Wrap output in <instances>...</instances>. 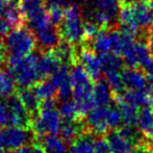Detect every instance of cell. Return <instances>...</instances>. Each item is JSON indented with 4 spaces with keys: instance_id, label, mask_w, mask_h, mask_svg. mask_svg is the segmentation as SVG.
Returning <instances> with one entry per match:
<instances>
[{
    "instance_id": "3",
    "label": "cell",
    "mask_w": 153,
    "mask_h": 153,
    "mask_svg": "<svg viewBox=\"0 0 153 153\" xmlns=\"http://www.w3.org/2000/svg\"><path fill=\"white\" fill-rule=\"evenodd\" d=\"M40 55L31 53L25 57H10L8 68L15 81L23 89L38 85L42 78L40 67Z\"/></svg>"
},
{
    "instance_id": "46",
    "label": "cell",
    "mask_w": 153,
    "mask_h": 153,
    "mask_svg": "<svg viewBox=\"0 0 153 153\" xmlns=\"http://www.w3.org/2000/svg\"><path fill=\"white\" fill-rule=\"evenodd\" d=\"M4 59H5V53H4V49L3 47L0 44V66L4 62Z\"/></svg>"
},
{
    "instance_id": "5",
    "label": "cell",
    "mask_w": 153,
    "mask_h": 153,
    "mask_svg": "<svg viewBox=\"0 0 153 153\" xmlns=\"http://www.w3.org/2000/svg\"><path fill=\"white\" fill-rule=\"evenodd\" d=\"M120 10L118 0H91L85 6V15L88 21L107 29L116 24Z\"/></svg>"
},
{
    "instance_id": "34",
    "label": "cell",
    "mask_w": 153,
    "mask_h": 153,
    "mask_svg": "<svg viewBox=\"0 0 153 153\" xmlns=\"http://www.w3.org/2000/svg\"><path fill=\"white\" fill-rule=\"evenodd\" d=\"M65 10L62 6H49L48 8V17L52 25H59L62 23L64 19Z\"/></svg>"
},
{
    "instance_id": "28",
    "label": "cell",
    "mask_w": 153,
    "mask_h": 153,
    "mask_svg": "<svg viewBox=\"0 0 153 153\" xmlns=\"http://www.w3.org/2000/svg\"><path fill=\"white\" fill-rule=\"evenodd\" d=\"M16 81L10 72L5 70H0V99L12 97L15 91Z\"/></svg>"
},
{
    "instance_id": "26",
    "label": "cell",
    "mask_w": 153,
    "mask_h": 153,
    "mask_svg": "<svg viewBox=\"0 0 153 153\" xmlns=\"http://www.w3.org/2000/svg\"><path fill=\"white\" fill-rule=\"evenodd\" d=\"M120 96L125 101H127V102H129L130 104L134 105L137 107L148 106L149 103L152 101L147 90L146 91H129V90H126L122 94H120Z\"/></svg>"
},
{
    "instance_id": "15",
    "label": "cell",
    "mask_w": 153,
    "mask_h": 153,
    "mask_svg": "<svg viewBox=\"0 0 153 153\" xmlns=\"http://www.w3.org/2000/svg\"><path fill=\"white\" fill-rule=\"evenodd\" d=\"M111 153H129L133 150L135 140L126 135L121 129L111 130L106 137Z\"/></svg>"
},
{
    "instance_id": "50",
    "label": "cell",
    "mask_w": 153,
    "mask_h": 153,
    "mask_svg": "<svg viewBox=\"0 0 153 153\" xmlns=\"http://www.w3.org/2000/svg\"><path fill=\"white\" fill-rule=\"evenodd\" d=\"M150 149H151V152L153 153V144H152L151 146H150Z\"/></svg>"
},
{
    "instance_id": "43",
    "label": "cell",
    "mask_w": 153,
    "mask_h": 153,
    "mask_svg": "<svg viewBox=\"0 0 153 153\" xmlns=\"http://www.w3.org/2000/svg\"><path fill=\"white\" fill-rule=\"evenodd\" d=\"M49 6H64L66 5L67 0H45Z\"/></svg>"
},
{
    "instance_id": "8",
    "label": "cell",
    "mask_w": 153,
    "mask_h": 153,
    "mask_svg": "<svg viewBox=\"0 0 153 153\" xmlns=\"http://www.w3.org/2000/svg\"><path fill=\"white\" fill-rule=\"evenodd\" d=\"M20 8L28 27L34 32L52 25L43 0H27L22 2Z\"/></svg>"
},
{
    "instance_id": "4",
    "label": "cell",
    "mask_w": 153,
    "mask_h": 153,
    "mask_svg": "<svg viewBox=\"0 0 153 153\" xmlns=\"http://www.w3.org/2000/svg\"><path fill=\"white\" fill-rule=\"evenodd\" d=\"M62 117L53 100L44 101L31 122L33 132L38 137L56 135L62 127Z\"/></svg>"
},
{
    "instance_id": "25",
    "label": "cell",
    "mask_w": 153,
    "mask_h": 153,
    "mask_svg": "<svg viewBox=\"0 0 153 153\" xmlns=\"http://www.w3.org/2000/svg\"><path fill=\"white\" fill-rule=\"evenodd\" d=\"M18 98L28 113H36L40 109L41 101L36 95L33 89H29V88L22 89L19 92Z\"/></svg>"
},
{
    "instance_id": "32",
    "label": "cell",
    "mask_w": 153,
    "mask_h": 153,
    "mask_svg": "<svg viewBox=\"0 0 153 153\" xmlns=\"http://www.w3.org/2000/svg\"><path fill=\"white\" fill-rule=\"evenodd\" d=\"M54 53L57 55L61 62H66V65H68V62H72L73 59L75 56V52H74V48L73 46L68 42H62L55 47Z\"/></svg>"
},
{
    "instance_id": "39",
    "label": "cell",
    "mask_w": 153,
    "mask_h": 153,
    "mask_svg": "<svg viewBox=\"0 0 153 153\" xmlns=\"http://www.w3.org/2000/svg\"><path fill=\"white\" fill-rule=\"evenodd\" d=\"M14 153H45L44 150H43L42 147L38 145H31V144H28L25 147H22L20 149L14 151Z\"/></svg>"
},
{
    "instance_id": "44",
    "label": "cell",
    "mask_w": 153,
    "mask_h": 153,
    "mask_svg": "<svg viewBox=\"0 0 153 153\" xmlns=\"http://www.w3.org/2000/svg\"><path fill=\"white\" fill-rule=\"evenodd\" d=\"M147 91L150 95V98L153 101V77H149L148 78V88Z\"/></svg>"
},
{
    "instance_id": "48",
    "label": "cell",
    "mask_w": 153,
    "mask_h": 153,
    "mask_svg": "<svg viewBox=\"0 0 153 153\" xmlns=\"http://www.w3.org/2000/svg\"><path fill=\"white\" fill-rule=\"evenodd\" d=\"M3 147V131L0 129V149Z\"/></svg>"
},
{
    "instance_id": "6",
    "label": "cell",
    "mask_w": 153,
    "mask_h": 153,
    "mask_svg": "<svg viewBox=\"0 0 153 153\" xmlns=\"http://www.w3.org/2000/svg\"><path fill=\"white\" fill-rule=\"evenodd\" d=\"M61 24L62 36L72 46L80 44L85 40V34H83L85 23L78 4L73 3L67 6Z\"/></svg>"
},
{
    "instance_id": "52",
    "label": "cell",
    "mask_w": 153,
    "mask_h": 153,
    "mask_svg": "<svg viewBox=\"0 0 153 153\" xmlns=\"http://www.w3.org/2000/svg\"><path fill=\"white\" fill-rule=\"evenodd\" d=\"M21 1H22V2H24V1H27V0H21Z\"/></svg>"
},
{
    "instance_id": "16",
    "label": "cell",
    "mask_w": 153,
    "mask_h": 153,
    "mask_svg": "<svg viewBox=\"0 0 153 153\" xmlns=\"http://www.w3.org/2000/svg\"><path fill=\"white\" fill-rule=\"evenodd\" d=\"M10 111V126L24 127L29 122L28 111L20 102L18 96H12L7 99Z\"/></svg>"
},
{
    "instance_id": "42",
    "label": "cell",
    "mask_w": 153,
    "mask_h": 153,
    "mask_svg": "<svg viewBox=\"0 0 153 153\" xmlns=\"http://www.w3.org/2000/svg\"><path fill=\"white\" fill-rule=\"evenodd\" d=\"M145 72L149 75V77H153V56L148 61L147 64L143 67Z\"/></svg>"
},
{
    "instance_id": "29",
    "label": "cell",
    "mask_w": 153,
    "mask_h": 153,
    "mask_svg": "<svg viewBox=\"0 0 153 153\" xmlns=\"http://www.w3.org/2000/svg\"><path fill=\"white\" fill-rule=\"evenodd\" d=\"M121 72H122V70H105V71H103L107 85L111 87V91H113V93H115L116 95L122 94L123 90H124V85H123Z\"/></svg>"
},
{
    "instance_id": "19",
    "label": "cell",
    "mask_w": 153,
    "mask_h": 153,
    "mask_svg": "<svg viewBox=\"0 0 153 153\" xmlns=\"http://www.w3.org/2000/svg\"><path fill=\"white\" fill-rule=\"evenodd\" d=\"M34 33H36L34 34L36 41L44 49L49 50V49L55 48L59 44V33L54 25H50Z\"/></svg>"
},
{
    "instance_id": "1",
    "label": "cell",
    "mask_w": 153,
    "mask_h": 153,
    "mask_svg": "<svg viewBox=\"0 0 153 153\" xmlns=\"http://www.w3.org/2000/svg\"><path fill=\"white\" fill-rule=\"evenodd\" d=\"M119 21L122 30L137 34L140 31L153 25V13L145 2L124 4L120 10Z\"/></svg>"
},
{
    "instance_id": "22",
    "label": "cell",
    "mask_w": 153,
    "mask_h": 153,
    "mask_svg": "<svg viewBox=\"0 0 153 153\" xmlns=\"http://www.w3.org/2000/svg\"><path fill=\"white\" fill-rule=\"evenodd\" d=\"M61 66L62 62L54 51H47L45 54L40 56L39 67L42 76H51L61 68Z\"/></svg>"
},
{
    "instance_id": "20",
    "label": "cell",
    "mask_w": 153,
    "mask_h": 153,
    "mask_svg": "<svg viewBox=\"0 0 153 153\" xmlns=\"http://www.w3.org/2000/svg\"><path fill=\"white\" fill-rule=\"evenodd\" d=\"M93 97H94L96 106L106 107L111 104L113 100V91L111 87L104 80H97L93 89Z\"/></svg>"
},
{
    "instance_id": "27",
    "label": "cell",
    "mask_w": 153,
    "mask_h": 153,
    "mask_svg": "<svg viewBox=\"0 0 153 153\" xmlns=\"http://www.w3.org/2000/svg\"><path fill=\"white\" fill-rule=\"evenodd\" d=\"M59 111L62 119H65L66 121H76L81 116L76 103L70 99L62 101L59 107Z\"/></svg>"
},
{
    "instance_id": "11",
    "label": "cell",
    "mask_w": 153,
    "mask_h": 153,
    "mask_svg": "<svg viewBox=\"0 0 153 153\" xmlns=\"http://www.w3.org/2000/svg\"><path fill=\"white\" fill-rule=\"evenodd\" d=\"M30 137V132L24 127L8 126L3 130V147L16 151L28 145Z\"/></svg>"
},
{
    "instance_id": "18",
    "label": "cell",
    "mask_w": 153,
    "mask_h": 153,
    "mask_svg": "<svg viewBox=\"0 0 153 153\" xmlns=\"http://www.w3.org/2000/svg\"><path fill=\"white\" fill-rule=\"evenodd\" d=\"M92 50L100 56H104L111 53L113 49V40H111V30L100 29L97 36L92 41Z\"/></svg>"
},
{
    "instance_id": "51",
    "label": "cell",
    "mask_w": 153,
    "mask_h": 153,
    "mask_svg": "<svg viewBox=\"0 0 153 153\" xmlns=\"http://www.w3.org/2000/svg\"><path fill=\"white\" fill-rule=\"evenodd\" d=\"M0 153H7V152H5V151H2V150H0Z\"/></svg>"
},
{
    "instance_id": "21",
    "label": "cell",
    "mask_w": 153,
    "mask_h": 153,
    "mask_svg": "<svg viewBox=\"0 0 153 153\" xmlns=\"http://www.w3.org/2000/svg\"><path fill=\"white\" fill-rule=\"evenodd\" d=\"M137 126L146 139L153 141V108L151 106H144L139 111Z\"/></svg>"
},
{
    "instance_id": "47",
    "label": "cell",
    "mask_w": 153,
    "mask_h": 153,
    "mask_svg": "<svg viewBox=\"0 0 153 153\" xmlns=\"http://www.w3.org/2000/svg\"><path fill=\"white\" fill-rule=\"evenodd\" d=\"M124 4H133V3H139V2H144V0H119Z\"/></svg>"
},
{
    "instance_id": "12",
    "label": "cell",
    "mask_w": 153,
    "mask_h": 153,
    "mask_svg": "<svg viewBox=\"0 0 153 153\" xmlns=\"http://www.w3.org/2000/svg\"><path fill=\"white\" fill-rule=\"evenodd\" d=\"M108 111L109 106H95L88 113L85 122L92 132L101 134L108 130Z\"/></svg>"
},
{
    "instance_id": "7",
    "label": "cell",
    "mask_w": 153,
    "mask_h": 153,
    "mask_svg": "<svg viewBox=\"0 0 153 153\" xmlns=\"http://www.w3.org/2000/svg\"><path fill=\"white\" fill-rule=\"evenodd\" d=\"M36 36L26 27H17L5 36L4 45L10 57H25L36 47Z\"/></svg>"
},
{
    "instance_id": "36",
    "label": "cell",
    "mask_w": 153,
    "mask_h": 153,
    "mask_svg": "<svg viewBox=\"0 0 153 153\" xmlns=\"http://www.w3.org/2000/svg\"><path fill=\"white\" fill-rule=\"evenodd\" d=\"M99 26L97 24L90 21H87L85 23V27H83V34H85V39L90 41H93L94 38L97 36V33L99 32Z\"/></svg>"
},
{
    "instance_id": "49",
    "label": "cell",
    "mask_w": 153,
    "mask_h": 153,
    "mask_svg": "<svg viewBox=\"0 0 153 153\" xmlns=\"http://www.w3.org/2000/svg\"><path fill=\"white\" fill-rule=\"evenodd\" d=\"M147 4H148V6L150 7V10H151V12L153 13V0H148Z\"/></svg>"
},
{
    "instance_id": "37",
    "label": "cell",
    "mask_w": 153,
    "mask_h": 153,
    "mask_svg": "<svg viewBox=\"0 0 153 153\" xmlns=\"http://www.w3.org/2000/svg\"><path fill=\"white\" fill-rule=\"evenodd\" d=\"M94 150L95 153H111L109 145L106 139L104 137H97L94 142Z\"/></svg>"
},
{
    "instance_id": "2",
    "label": "cell",
    "mask_w": 153,
    "mask_h": 153,
    "mask_svg": "<svg viewBox=\"0 0 153 153\" xmlns=\"http://www.w3.org/2000/svg\"><path fill=\"white\" fill-rule=\"evenodd\" d=\"M70 80L72 85L73 101L76 103L81 115L88 114L95 105L92 79L80 65H75L70 71Z\"/></svg>"
},
{
    "instance_id": "14",
    "label": "cell",
    "mask_w": 153,
    "mask_h": 153,
    "mask_svg": "<svg viewBox=\"0 0 153 153\" xmlns=\"http://www.w3.org/2000/svg\"><path fill=\"white\" fill-rule=\"evenodd\" d=\"M124 88L129 91H146L148 79L143 71L135 68H125L121 72Z\"/></svg>"
},
{
    "instance_id": "31",
    "label": "cell",
    "mask_w": 153,
    "mask_h": 153,
    "mask_svg": "<svg viewBox=\"0 0 153 153\" xmlns=\"http://www.w3.org/2000/svg\"><path fill=\"white\" fill-rule=\"evenodd\" d=\"M81 127L76 121H66L62 124L61 137L65 142H73L80 135Z\"/></svg>"
},
{
    "instance_id": "38",
    "label": "cell",
    "mask_w": 153,
    "mask_h": 153,
    "mask_svg": "<svg viewBox=\"0 0 153 153\" xmlns=\"http://www.w3.org/2000/svg\"><path fill=\"white\" fill-rule=\"evenodd\" d=\"M13 28V25L10 24L7 21V19L4 18L3 16H0V38H3V36H6L8 33H10V29Z\"/></svg>"
},
{
    "instance_id": "13",
    "label": "cell",
    "mask_w": 153,
    "mask_h": 153,
    "mask_svg": "<svg viewBox=\"0 0 153 153\" xmlns=\"http://www.w3.org/2000/svg\"><path fill=\"white\" fill-rule=\"evenodd\" d=\"M50 81L56 89V94L62 100L69 99V96L72 94V85L70 80V70L68 65L64 64L61 68L50 76Z\"/></svg>"
},
{
    "instance_id": "10",
    "label": "cell",
    "mask_w": 153,
    "mask_h": 153,
    "mask_svg": "<svg viewBox=\"0 0 153 153\" xmlns=\"http://www.w3.org/2000/svg\"><path fill=\"white\" fill-rule=\"evenodd\" d=\"M77 57L80 62V66L85 69L90 78L92 80H100V77L103 73L102 56L96 54L92 49L82 48Z\"/></svg>"
},
{
    "instance_id": "30",
    "label": "cell",
    "mask_w": 153,
    "mask_h": 153,
    "mask_svg": "<svg viewBox=\"0 0 153 153\" xmlns=\"http://www.w3.org/2000/svg\"><path fill=\"white\" fill-rule=\"evenodd\" d=\"M33 91L40 101H48L52 100L53 96L56 94V89L50 81V79L45 81H40L36 87L33 88Z\"/></svg>"
},
{
    "instance_id": "17",
    "label": "cell",
    "mask_w": 153,
    "mask_h": 153,
    "mask_svg": "<svg viewBox=\"0 0 153 153\" xmlns=\"http://www.w3.org/2000/svg\"><path fill=\"white\" fill-rule=\"evenodd\" d=\"M116 104L119 111H121L123 118V126L134 127L137 125V117H139V109L137 106L130 104L129 102L125 101L120 95L116 96Z\"/></svg>"
},
{
    "instance_id": "35",
    "label": "cell",
    "mask_w": 153,
    "mask_h": 153,
    "mask_svg": "<svg viewBox=\"0 0 153 153\" xmlns=\"http://www.w3.org/2000/svg\"><path fill=\"white\" fill-rule=\"evenodd\" d=\"M10 126V111L7 101L0 100V127Z\"/></svg>"
},
{
    "instance_id": "41",
    "label": "cell",
    "mask_w": 153,
    "mask_h": 153,
    "mask_svg": "<svg viewBox=\"0 0 153 153\" xmlns=\"http://www.w3.org/2000/svg\"><path fill=\"white\" fill-rule=\"evenodd\" d=\"M147 46L149 49L150 53L153 56V25L150 27L149 31H148V36H147Z\"/></svg>"
},
{
    "instance_id": "9",
    "label": "cell",
    "mask_w": 153,
    "mask_h": 153,
    "mask_svg": "<svg viewBox=\"0 0 153 153\" xmlns=\"http://www.w3.org/2000/svg\"><path fill=\"white\" fill-rule=\"evenodd\" d=\"M121 57L123 62H125L128 68L137 69V67L145 66L152 56L145 42L141 40H133L124 49Z\"/></svg>"
},
{
    "instance_id": "45",
    "label": "cell",
    "mask_w": 153,
    "mask_h": 153,
    "mask_svg": "<svg viewBox=\"0 0 153 153\" xmlns=\"http://www.w3.org/2000/svg\"><path fill=\"white\" fill-rule=\"evenodd\" d=\"M8 2L10 0H0V16L4 13L6 6L8 5Z\"/></svg>"
},
{
    "instance_id": "33",
    "label": "cell",
    "mask_w": 153,
    "mask_h": 153,
    "mask_svg": "<svg viewBox=\"0 0 153 153\" xmlns=\"http://www.w3.org/2000/svg\"><path fill=\"white\" fill-rule=\"evenodd\" d=\"M123 118L121 115V111H119L117 106L109 107L108 111V127L109 129L117 130V128H121L123 126Z\"/></svg>"
},
{
    "instance_id": "24",
    "label": "cell",
    "mask_w": 153,
    "mask_h": 153,
    "mask_svg": "<svg viewBox=\"0 0 153 153\" xmlns=\"http://www.w3.org/2000/svg\"><path fill=\"white\" fill-rule=\"evenodd\" d=\"M43 150L45 153H70V148L59 135H49L43 141Z\"/></svg>"
},
{
    "instance_id": "40",
    "label": "cell",
    "mask_w": 153,
    "mask_h": 153,
    "mask_svg": "<svg viewBox=\"0 0 153 153\" xmlns=\"http://www.w3.org/2000/svg\"><path fill=\"white\" fill-rule=\"evenodd\" d=\"M129 153H152L150 149V144L148 143H140L135 148H133L132 151Z\"/></svg>"
},
{
    "instance_id": "23",
    "label": "cell",
    "mask_w": 153,
    "mask_h": 153,
    "mask_svg": "<svg viewBox=\"0 0 153 153\" xmlns=\"http://www.w3.org/2000/svg\"><path fill=\"white\" fill-rule=\"evenodd\" d=\"M95 139L90 133L80 134L72 142L70 146V153H95Z\"/></svg>"
}]
</instances>
